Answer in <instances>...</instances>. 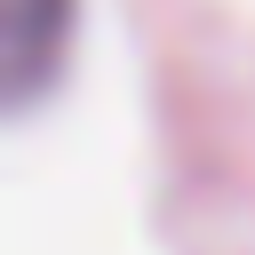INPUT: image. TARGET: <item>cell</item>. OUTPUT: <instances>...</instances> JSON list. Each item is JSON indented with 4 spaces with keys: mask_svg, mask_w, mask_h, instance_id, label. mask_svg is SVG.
Segmentation results:
<instances>
[{
    "mask_svg": "<svg viewBox=\"0 0 255 255\" xmlns=\"http://www.w3.org/2000/svg\"><path fill=\"white\" fill-rule=\"evenodd\" d=\"M72 48V0H8V96L32 104Z\"/></svg>",
    "mask_w": 255,
    "mask_h": 255,
    "instance_id": "1",
    "label": "cell"
}]
</instances>
